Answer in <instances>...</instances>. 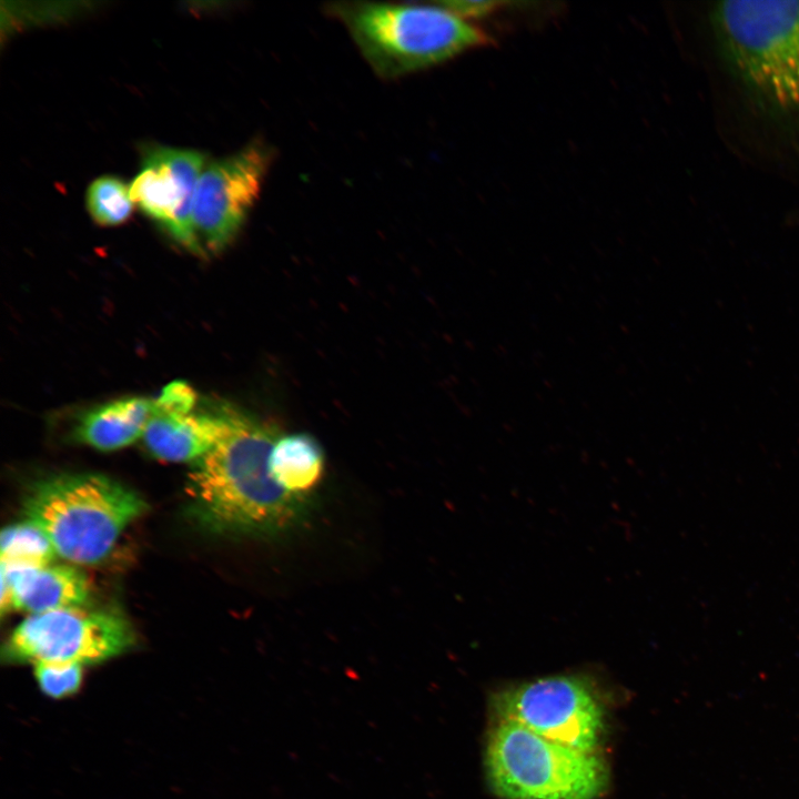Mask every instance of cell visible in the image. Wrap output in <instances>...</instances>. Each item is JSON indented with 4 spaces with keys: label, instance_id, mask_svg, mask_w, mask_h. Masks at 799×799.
Wrapping results in <instances>:
<instances>
[{
    "label": "cell",
    "instance_id": "obj_1",
    "mask_svg": "<svg viewBox=\"0 0 799 799\" xmlns=\"http://www.w3.org/2000/svg\"><path fill=\"white\" fill-rule=\"evenodd\" d=\"M222 413L221 438L189 475L196 518L215 533L273 535L293 527L307 497L286 492L271 475L277 429L229 403L222 402Z\"/></svg>",
    "mask_w": 799,
    "mask_h": 799
},
{
    "label": "cell",
    "instance_id": "obj_2",
    "mask_svg": "<svg viewBox=\"0 0 799 799\" xmlns=\"http://www.w3.org/2000/svg\"><path fill=\"white\" fill-rule=\"evenodd\" d=\"M709 22L747 101L767 119L799 128V0L716 2Z\"/></svg>",
    "mask_w": 799,
    "mask_h": 799
},
{
    "label": "cell",
    "instance_id": "obj_3",
    "mask_svg": "<svg viewBox=\"0 0 799 799\" xmlns=\"http://www.w3.org/2000/svg\"><path fill=\"white\" fill-rule=\"evenodd\" d=\"M327 12L347 29L372 70L396 79L443 63L490 38L438 3L343 1Z\"/></svg>",
    "mask_w": 799,
    "mask_h": 799
},
{
    "label": "cell",
    "instance_id": "obj_4",
    "mask_svg": "<svg viewBox=\"0 0 799 799\" xmlns=\"http://www.w3.org/2000/svg\"><path fill=\"white\" fill-rule=\"evenodd\" d=\"M146 505L123 484L101 474H60L33 485L26 519L51 542L57 556L77 565L102 562Z\"/></svg>",
    "mask_w": 799,
    "mask_h": 799
},
{
    "label": "cell",
    "instance_id": "obj_5",
    "mask_svg": "<svg viewBox=\"0 0 799 799\" xmlns=\"http://www.w3.org/2000/svg\"><path fill=\"white\" fill-rule=\"evenodd\" d=\"M485 771L502 799H597L608 785L607 766L597 752L505 720H497L487 738Z\"/></svg>",
    "mask_w": 799,
    "mask_h": 799
},
{
    "label": "cell",
    "instance_id": "obj_6",
    "mask_svg": "<svg viewBox=\"0 0 799 799\" xmlns=\"http://www.w3.org/2000/svg\"><path fill=\"white\" fill-rule=\"evenodd\" d=\"M497 720L512 721L555 742L597 752L604 712L593 682L577 674L510 685L495 694Z\"/></svg>",
    "mask_w": 799,
    "mask_h": 799
},
{
    "label": "cell",
    "instance_id": "obj_7",
    "mask_svg": "<svg viewBox=\"0 0 799 799\" xmlns=\"http://www.w3.org/2000/svg\"><path fill=\"white\" fill-rule=\"evenodd\" d=\"M134 643L129 621L113 610L68 608L29 615L2 648L8 663L91 665L117 657Z\"/></svg>",
    "mask_w": 799,
    "mask_h": 799
},
{
    "label": "cell",
    "instance_id": "obj_8",
    "mask_svg": "<svg viewBox=\"0 0 799 799\" xmlns=\"http://www.w3.org/2000/svg\"><path fill=\"white\" fill-rule=\"evenodd\" d=\"M272 160V148L255 140L229 156L205 164L192 212L201 254L220 252L235 239L260 195Z\"/></svg>",
    "mask_w": 799,
    "mask_h": 799
},
{
    "label": "cell",
    "instance_id": "obj_9",
    "mask_svg": "<svg viewBox=\"0 0 799 799\" xmlns=\"http://www.w3.org/2000/svg\"><path fill=\"white\" fill-rule=\"evenodd\" d=\"M205 158L194 150L152 145L130 185L133 203L160 223L179 243L201 254L192 212Z\"/></svg>",
    "mask_w": 799,
    "mask_h": 799
},
{
    "label": "cell",
    "instance_id": "obj_10",
    "mask_svg": "<svg viewBox=\"0 0 799 799\" xmlns=\"http://www.w3.org/2000/svg\"><path fill=\"white\" fill-rule=\"evenodd\" d=\"M90 598L87 576L71 565L1 562V611L33 614L82 608Z\"/></svg>",
    "mask_w": 799,
    "mask_h": 799
},
{
    "label": "cell",
    "instance_id": "obj_11",
    "mask_svg": "<svg viewBox=\"0 0 799 799\" xmlns=\"http://www.w3.org/2000/svg\"><path fill=\"white\" fill-rule=\"evenodd\" d=\"M223 426L222 402L198 412L196 408H166L153 401L142 438L148 452L158 459L196 463L218 444Z\"/></svg>",
    "mask_w": 799,
    "mask_h": 799
},
{
    "label": "cell",
    "instance_id": "obj_12",
    "mask_svg": "<svg viewBox=\"0 0 799 799\" xmlns=\"http://www.w3.org/2000/svg\"><path fill=\"white\" fill-rule=\"evenodd\" d=\"M153 411V401L125 397L99 405L78 419L77 442L102 452L123 448L143 436Z\"/></svg>",
    "mask_w": 799,
    "mask_h": 799
},
{
    "label": "cell",
    "instance_id": "obj_13",
    "mask_svg": "<svg viewBox=\"0 0 799 799\" xmlns=\"http://www.w3.org/2000/svg\"><path fill=\"white\" fill-rule=\"evenodd\" d=\"M323 464L320 445L305 434L280 435L269 457V468L275 482L286 492L301 497H307L317 484Z\"/></svg>",
    "mask_w": 799,
    "mask_h": 799
},
{
    "label": "cell",
    "instance_id": "obj_14",
    "mask_svg": "<svg viewBox=\"0 0 799 799\" xmlns=\"http://www.w3.org/2000/svg\"><path fill=\"white\" fill-rule=\"evenodd\" d=\"M0 544L4 563L47 565L57 556L48 536L28 519L3 528Z\"/></svg>",
    "mask_w": 799,
    "mask_h": 799
},
{
    "label": "cell",
    "instance_id": "obj_15",
    "mask_svg": "<svg viewBox=\"0 0 799 799\" xmlns=\"http://www.w3.org/2000/svg\"><path fill=\"white\" fill-rule=\"evenodd\" d=\"M133 205L130 186L119 178L100 176L88 188V211L98 224L112 226L125 222Z\"/></svg>",
    "mask_w": 799,
    "mask_h": 799
},
{
    "label": "cell",
    "instance_id": "obj_16",
    "mask_svg": "<svg viewBox=\"0 0 799 799\" xmlns=\"http://www.w3.org/2000/svg\"><path fill=\"white\" fill-rule=\"evenodd\" d=\"M34 676L41 691L54 699L75 694L82 684L83 666L75 663H38Z\"/></svg>",
    "mask_w": 799,
    "mask_h": 799
},
{
    "label": "cell",
    "instance_id": "obj_17",
    "mask_svg": "<svg viewBox=\"0 0 799 799\" xmlns=\"http://www.w3.org/2000/svg\"><path fill=\"white\" fill-rule=\"evenodd\" d=\"M457 17L467 20L485 17L495 11L503 2L498 1H438L436 2Z\"/></svg>",
    "mask_w": 799,
    "mask_h": 799
}]
</instances>
